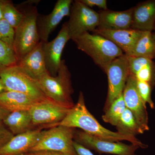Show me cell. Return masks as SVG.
Returning <instances> with one entry per match:
<instances>
[{
    "instance_id": "6da1fadb",
    "label": "cell",
    "mask_w": 155,
    "mask_h": 155,
    "mask_svg": "<svg viewBox=\"0 0 155 155\" xmlns=\"http://www.w3.org/2000/svg\"><path fill=\"white\" fill-rule=\"evenodd\" d=\"M58 125L80 128L88 134L104 140L113 142L126 140L141 148L148 147L135 137L114 132L101 125L87 110L81 91L79 93L77 103L69 109L65 118L55 126Z\"/></svg>"
},
{
    "instance_id": "7a4b0ae2",
    "label": "cell",
    "mask_w": 155,
    "mask_h": 155,
    "mask_svg": "<svg viewBox=\"0 0 155 155\" xmlns=\"http://www.w3.org/2000/svg\"><path fill=\"white\" fill-rule=\"evenodd\" d=\"M72 40L78 49L91 57L105 73L110 64L124 54L114 43L96 34L86 32Z\"/></svg>"
},
{
    "instance_id": "3957f363",
    "label": "cell",
    "mask_w": 155,
    "mask_h": 155,
    "mask_svg": "<svg viewBox=\"0 0 155 155\" xmlns=\"http://www.w3.org/2000/svg\"><path fill=\"white\" fill-rule=\"evenodd\" d=\"M36 81L42 91L48 98L69 109L74 106L71 97L73 89L71 73L65 60H62L56 76H51L47 72Z\"/></svg>"
},
{
    "instance_id": "277c9868",
    "label": "cell",
    "mask_w": 155,
    "mask_h": 155,
    "mask_svg": "<svg viewBox=\"0 0 155 155\" xmlns=\"http://www.w3.org/2000/svg\"><path fill=\"white\" fill-rule=\"evenodd\" d=\"M19 10L23 13L24 18L15 29L14 49L18 63L40 42L37 26L39 14L37 6H25Z\"/></svg>"
},
{
    "instance_id": "5b68a950",
    "label": "cell",
    "mask_w": 155,
    "mask_h": 155,
    "mask_svg": "<svg viewBox=\"0 0 155 155\" xmlns=\"http://www.w3.org/2000/svg\"><path fill=\"white\" fill-rule=\"evenodd\" d=\"M75 128L58 125L43 130L40 138L29 152L47 150L65 155H76L74 143Z\"/></svg>"
},
{
    "instance_id": "8992f818",
    "label": "cell",
    "mask_w": 155,
    "mask_h": 155,
    "mask_svg": "<svg viewBox=\"0 0 155 155\" xmlns=\"http://www.w3.org/2000/svg\"><path fill=\"white\" fill-rule=\"evenodd\" d=\"M0 78L6 91L22 93L39 101L47 98L36 80L27 75L17 64L0 69Z\"/></svg>"
},
{
    "instance_id": "52a82bcc",
    "label": "cell",
    "mask_w": 155,
    "mask_h": 155,
    "mask_svg": "<svg viewBox=\"0 0 155 155\" xmlns=\"http://www.w3.org/2000/svg\"><path fill=\"white\" fill-rule=\"evenodd\" d=\"M69 19L66 22L70 40L97 28L99 14L81 2L76 0L72 3Z\"/></svg>"
},
{
    "instance_id": "ba28073f",
    "label": "cell",
    "mask_w": 155,
    "mask_h": 155,
    "mask_svg": "<svg viewBox=\"0 0 155 155\" xmlns=\"http://www.w3.org/2000/svg\"><path fill=\"white\" fill-rule=\"evenodd\" d=\"M106 73L107 75L108 90L104 112L114 100L123 93L130 73L127 56L124 54L115 59L109 65Z\"/></svg>"
},
{
    "instance_id": "9c48e42d",
    "label": "cell",
    "mask_w": 155,
    "mask_h": 155,
    "mask_svg": "<svg viewBox=\"0 0 155 155\" xmlns=\"http://www.w3.org/2000/svg\"><path fill=\"white\" fill-rule=\"evenodd\" d=\"M74 140L90 150L99 153L116 155H137V146L126 144L120 142H113L101 139L83 131H75Z\"/></svg>"
},
{
    "instance_id": "30bf717a",
    "label": "cell",
    "mask_w": 155,
    "mask_h": 155,
    "mask_svg": "<svg viewBox=\"0 0 155 155\" xmlns=\"http://www.w3.org/2000/svg\"><path fill=\"white\" fill-rule=\"evenodd\" d=\"M69 108L48 98L36 103L29 110L33 126H55L65 118Z\"/></svg>"
},
{
    "instance_id": "8fae6325",
    "label": "cell",
    "mask_w": 155,
    "mask_h": 155,
    "mask_svg": "<svg viewBox=\"0 0 155 155\" xmlns=\"http://www.w3.org/2000/svg\"><path fill=\"white\" fill-rule=\"evenodd\" d=\"M70 40L66 22L62 25L58 35L51 41L43 42V51L48 72L56 76L61 67L62 54L68 41Z\"/></svg>"
},
{
    "instance_id": "7c38bea8",
    "label": "cell",
    "mask_w": 155,
    "mask_h": 155,
    "mask_svg": "<svg viewBox=\"0 0 155 155\" xmlns=\"http://www.w3.org/2000/svg\"><path fill=\"white\" fill-rule=\"evenodd\" d=\"M126 107L129 109L143 131L149 130L146 104L139 94L135 76L130 73L123 92Z\"/></svg>"
},
{
    "instance_id": "4fadbf2b",
    "label": "cell",
    "mask_w": 155,
    "mask_h": 155,
    "mask_svg": "<svg viewBox=\"0 0 155 155\" xmlns=\"http://www.w3.org/2000/svg\"><path fill=\"white\" fill-rule=\"evenodd\" d=\"M72 2V0H58L49 14H38L37 26L41 41H48L50 35L64 17H69Z\"/></svg>"
},
{
    "instance_id": "5bb4252c",
    "label": "cell",
    "mask_w": 155,
    "mask_h": 155,
    "mask_svg": "<svg viewBox=\"0 0 155 155\" xmlns=\"http://www.w3.org/2000/svg\"><path fill=\"white\" fill-rule=\"evenodd\" d=\"M143 31L130 28L119 30H107L97 28L92 33L99 35L105 38L115 44L123 53L130 56Z\"/></svg>"
},
{
    "instance_id": "9a60e30c",
    "label": "cell",
    "mask_w": 155,
    "mask_h": 155,
    "mask_svg": "<svg viewBox=\"0 0 155 155\" xmlns=\"http://www.w3.org/2000/svg\"><path fill=\"white\" fill-rule=\"evenodd\" d=\"M42 131L41 128L32 129L14 135L0 148V155H21L29 152L38 142Z\"/></svg>"
},
{
    "instance_id": "2e32d148",
    "label": "cell",
    "mask_w": 155,
    "mask_h": 155,
    "mask_svg": "<svg viewBox=\"0 0 155 155\" xmlns=\"http://www.w3.org/2000/svg\"><path fill=\"white\" fill-rule=\"evenodd\" d=\"M133 8L126 11L102 10L99 12V23L97 28L119 30L131 28Z\"/></svg>"
},
{
    "instance_id": "e0dca14e",
    "label": "cell",
    "mask_w": 155,
    "mask_h": 155,
    "mask_svg": "<svg viewBox=\"0 0 155 155\" xmlns=\"http://www.w3.org/2000/svg\"><path fill=\"white\" fill-rule=\"evenodd\" d=\"M17 65L21 69L35 80L48 72L43 51V42L37 45L28 53Z\"/></svg>"
},
{
    "instance_id": "ac0fdd59",
    "label": "cell",
    "mask_w": 155,
    "mask_h": 155,
    "mask_svg": "<svg viewBox=\"0 0 155 155\" xmlns=\"http://www.w3.org/2000/svg\"><path fill=\"white\" fill-rule=\"evenodd\" d=\"M155 26V0L139 3L133 8L131 28L153 31Z\"/></svg>"
},
{
    "instance_id": "d6986e66",
    "label": "cell",
    "mask_w": 155,
    "mask_h": 155,
    "mask_svg": "<svg viewBox=\"0 0 155 155\" xmlns=\"http://www.w3.org/2000/svg\"><path fill=\"white\" fill-rule=\"evenodd\" d=\"M130 73L138 81L155 85V63L149 58L127 56Z\"/></svg>"
},
{
    "instance_id": "ffe728a7",
    "label": "cell",
    "mask_w": 155,
    "mask_h": 155,
    "mask_svg": "<svg viewBox=\"0 0 155 155\" xmlns=\"http://www.w3.org/2000/svg\"><path fill=\"white\" fill-rule=\"evenodd\" d=\"M38 101L27 95L18 92L5 91L0 94V105L11 113L29 110Z\"/></svg>"
},
{
    "instance_id": "44dd1931",
    "label": "cell",
    "mask_w": 155,
    "mask_h": 155,
    "mask_svg": "<svg viewBox=\"0 0 155 155\" xmlns=\"http://www.w3.org/2000/svg\"><path fill=\"white\" fill-rule=\"evenodd\" d=\"M4 124L14 135L32 129L33 126L29 110L11 112L5 119Z\"/></svg>"
},
{
    "instance_id": "7402d4cb",
    "label": "cell",
    "mask_w": 155,
    "mask_h": 155,
    "mask_svg": "<svg viewBox=\"0 0 155 155\" xmlns=\"http://www.w3.org/2000/svg\"><path fill=\"white\" fill-rule=\"evenodd\" d=\"M155 59V32L143 31L130 56Z\"/></svg>"
},
{
    "instance_id": "603a6c76",
    "label": "cell",
    "mask_w": 155,
    "mask_h": 155,
    "mask_svg": "<svg viewBox=\"0 0 155 155\" xmlns=\"http://www.w3.org/2000/svg\"><path fill=\"white\" fill-rule=\"evenodd\" d=\"M116 127L118 133L124 135L135 137L144 132L133 114L127 108L122 114Z\"/></svg>"
},
{
    "instance_id": "cb8c5ba5",
    "label": "cell",
    "mask_w": 155,
    "mask_h": 155,
    "mask_svg": "<svg viewBox=\"0 0 155 155\" xmlns=\"http://www.w3.org/2000/svg\"><path fill=\"white\" fill-rule=\"evenodd\" d=\"M123 93L111 104L102 116L104 122L116 126L119 119L126 109Z\"/></svg>"
},
{
    "instance_id": "d4e9b609",
    "label": "cell",
    "mask_w": 155,
    "mask_h": 155,
    "mask_svg": "<svg viewBox=\"0 0 155 155\" xmlns=\"http://www.w3.org/2000/svg\"><path fill=\"white\" fill-rule=\"evenodd\" d=\"M3 18L16 29L24 18L23 13L15 7L11 1L6 0L3 8Z\"/></svg>"
},
{
    "instance_id": "484cf974",
    "label": "cell",
    "mask_w": 155,
    "mask_h": 155,
    "mask_svg": "<svg viewBox=\"0 0 155 155\" xmlns=\"http://www.w3.org/2000/svg\"><path fill=\"white\" fill-rule=\"evenodd\" d=\"M18 64L14 49L0 39V69Z\"/></svg>"
},
{
    "instance_id": "4316f807",
    "label": "cell",
    "mask_w": 155,
    "mask_h": 155,
    "mask_svg": "<svg viewBox=\"0 0 155 155\" xmlns=\"http://www.w3.org/2000/svg\"><path fill=\"white\" fill-rule=\"evenodd\" d=\"M15 35V29L5 19H0V39L13 49Z\"/></svg>"
},
{
    "instance_id": "83f0119b",
    "label": "cell",
    "mask_w": 155,
    "mask_h": 155,
    "mask_svg": "<svg viewBox=\"0 0 155 155\" xmlns=\"http://www.w3.org/2000/svg\"><path fill=\"white\" fill-rule=\"evenodd\" d=\"M137 87L139 94L144 104H146L147 103L151 108L154 109V104L151 98V85L148 82L137 80Z\"/></svg>"
},
{
    "instance_id": "f1b7e54d",
    "label": "cell",
    "mask_w": 155,
    "mask_h": 155,
    "mask_svg": "<svg viewBox=\"0 0 155 155\" xmlns=\"http://www.w3.org/2000/svg\"><path fill=\"white\" fill-rule=\"evenodd\" d=\"M4 126H0V148L5 145L14 136Z\"/></svg>"
},
{
    "instance_id": "f546056e",
    "label": "cell",
    "mask_w": 155,
    "mask_h": 155,
    "mask_svg": "<svg viewBox=\"0 0 155 155\" xmlns=\"http://www.w3.org/2000/svg\"><path fill=\"white\" fill-rule=\"evenodd\" d=\"M81 2L89 8L97 7L103 10H107L106 0H80Z\"/></svg>"
},
{
    "instance_id": "4dcf8cb0",
    "label": "cell",
    "mask_w": 155,
    "mask_h": 155,
    "mask_svg": "<svg viewBox=\"0 0 155 155\" xmlns=\"http://www.w3.org/2000/svg\"><path fill=\"white\" fill-rule=\"evenodd\" d=\"M73 145L76 155H94L90 150L75 140Z\"/></svg>"
},
{
    "instance_id": "1f68e13d",
    "label": "cell",
    "mask_w": 155,
    "mask_h": 155,
    "mask_svg": "<svg viewBox=\"0 0 155 155\" xmlns=\"http://www.w3.org/2000/svg\"><path fill=\"white\" fill-rule=\"evenodd\" d=\"M21 155H65L56 152L51 151L41 150L37 151L29 152Z\"/></svg>"
},
{
    "instance_id": "d6a6232c",
    "label": "cell",
    "mask_w": 155,
    "mask_h": 155,
    "mask_svg": "<svg viewBox=\"0 0 155 155\" xmlns=\"http://www.w3.org/2000/svg\"><path fill=\"white\" fill-rule=\"evenodd\" d=\"M11 112L0 105V126L4 125V122Z\"/></svg>"
},
{
    "instance_id": "836d02e7",
    "label": "cell",
    "mask_w": 155,
    "mask_h": 155,
    "mask_svg": "<svg viewBox=\"0 0 155 155\" xmlns=\"http://www.w3.org/2000/svg\"><path fill=\"white\" fill-rule=\"evenodd\" d=\"M6 0H0V19L3 18V8Z\"/></svg>"
},
{
    "instance_id": "e575fe53",
    "label": "cell",
    "mask_w": 155,
    "mask_h": 155,
    "mask_svg": "<svg viewBox=\"0 0 155 155\" xmlns=\"http://www.w3.org/2000/svg\"><path fill=\"white\" fill-rule=\"evenodd\" d=\"M6 91L5 88V86L2 80L0 78V94L2 93L3 92Z\"/></svg>"
},
{
    "instance_id": "d590c367",
    "label": "cell",
    "mask_w": 155,
    "mask_h": 155,
    "mask_svg": "<svg viewBox=\"0 0 155 155\" xmlns=\"http://www.w3.org/2000/svg\"><path fill=\"white\" fill-rule=\"evenodd\" d=\"M154 30L155 31V28H154Z\"/></svg>"
}]
</instances>
